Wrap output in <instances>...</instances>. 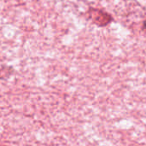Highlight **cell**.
I'll return each mask as SVG.
<instances>
[{"mask_svg": "<svg viewBox=\"0 0 146 146\" xmlns=\"http://www.w3.org/2000/svg\"><path fill=\"white\" fill-rule=\"evenodd\" d=\"M88 15L90 19L99 27L106 26L112 21V16L110 15L97 9L91 8L88 11Z\"/></svg>", "mask_w": 146, "mask_h": 146, "instance_id": "6da1fadb", "label": "cell"}, {"mask_svg": "<svg viewBox=\"0 0 146 146\" xmlns=\"http://www.w3.org/2000/svg\"><path fill=\"white\" fill-rule=\"evenodd\" d=\"M143 29L146 31V21H145L144 23H143Z\"/></svg>", "mask_w": 146, "mask_h": 146, "instance_id": "7a4b0ae2", "label": "cell"}]
</instances>
